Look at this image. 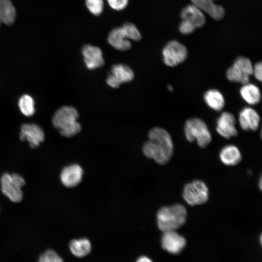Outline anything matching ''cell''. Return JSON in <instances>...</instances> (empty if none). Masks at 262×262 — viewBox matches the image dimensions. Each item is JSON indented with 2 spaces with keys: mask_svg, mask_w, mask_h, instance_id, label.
<instances>
[{
  "mask_svg": "<svg viewBox=\"0 0 262 262\" xmlns=\"http://www.w3.org/2000/svg\"><path fill=\"white\" fill-rule=\"evenodd\" d=\"M149 140L143 146L142 150L147 158L163 165L167 163L173 153V143L169 133L164 129L154 127L148 133Z\"/></svg>",
  "mask_w": 262,
  "mask_h": 262,
  "instance_id": "6da1fadb",
  "label": "cell"
},
{
  "mask_svg": "<svg viewBox=\"0 0 262 262\" xmlns=\"http://www.w3.org/2000/svg\"><path fill=\"white\" fill-rule=\"evenodd\" d=\"M78 117V112L75 107L63 106L54 113L52 123L62 136L70 138L82 130L81 124L77 121Z\"/></svg>",
  "mask_w": 262,
  "mask_h": 262,
  "instance_id": "7a4b0ae2",
  "label": "cell"
},
{
  "mask_svg": "<svg viewBox=\"0 0 262 262\" xmlns=\"http://www.w3.org/2000/svg\"><path fill=\"white\" fill-rule=\"evenodd\" d=\"M187 211L182 204L177 203L161 208L157 213V223L163 232L176 231L186 222Z\"/></svg>",
  "mask_w": 262,
  "mask_h": 262,
  "instance_id": "3957f363",
  "label": "cell"
},
{
  "mask_svg": "<svg viewBox=\"0 0 262 262\" xmlns=\"http://www.w3.org/2000/svg\"><path fill=\"white\" fill-rule=\"evenodd\" d=\"M184 133L189 142L196 141L201 148H205L212 141V135L206 123L197 117L187 120L184 125Z\"/></svg>",
  "mask_w": 262,
  "mask_h": 262,
  "instance_id": "277c9868",
  "label": "cell"
},
{
  "mask_svg": "<svg viewBox=\"0 0 262 262\" xmlns=\"http://www.w3.org/2000/svg\"><path fill=\"white\" fill-rule=\"evenodd\" d=\"M180 17L182 20L179 28L186 34L192 33L196 29L202 27L206 21L204 12L192 3L182 9Z\"/></svg>",
  "mask_w": 262,
  "mask_h": 262,
  "instance_id": "5b68a950",
  "label": "cell"
},
{
  "mask_svg": "<svg viewBox=\"0 0 262 262\" xmlns=\"http://www.w3.org/2000/svg\"><path fill=\"white\" fill-rule=\"evenodd\" d=\"M2 193L11 201L19 202L23 198L22 187L25 185L24 178L16 173H5L0 179Z\"/></svg>",
  "mask_w": 262,
  "mask_h": 262,
  "instance_id": "8992f818",
  "label": "cell"
},
{
  "mask_svg": "<svg viewBox=\"0 0 262 262\" xmlns=\"http://www.w3.org/2000/svg\"><path fill=\"white\" fill-rule=\"evenodd\" d=\"M252 72L253 65L251 61L248 58L240 56L228 69L226 77L230 82L244 84L249 82Z\"/></svg>",
  "mask_w": 262,
  "mask_h": 262,
  "instance_id": "52a82bcc",
  "label": "cell"
},
{
  "mask_svg": "<svg viewBox=\"0 0 262 262\" xmlns=\"http://www.w3.org/2000/svg\"><path fill=\"white\" fill-rule=\"evenodd\" d=\"M182 197L190 206L203 204L208 200V188L204 182L200 180H194L185 185Z\"/></svg>",
  "mask_w": 262,
  "mask_h": 262,
  "instance_id": "ba28073f",
  "label": "cell"
},
{
  "mask_svg": "<svg viewBox=\"0 0 262 262\" xmlns=\"http://www.w3.org/2000/svg\"><path fill=\"white\" fill-rule=\"evenodd\" d=\"M162 54L164 64L168 66L174 67L185 61L188 56V50L182 43L172 40L164 46Z\"/></svg>",
  "mask_w": 262,
  "mask_h": 262,
  "instance_id": "9c48e42d",
  "label": "cell"
},
{
  "mask_svg": "<svg viewBox=\"0 0 262 262\" xmlns=\"http://www.w3.org/2000/svg\"><path fill=\"white\" fill-rule=\"evenodd\" d=\"M134 77V72L129 66L123 64H115L111 67L106 83L113 88H117L122 83L131 82Z\"/></svg>",
  "mask_w": 262,
  "mask_h": 262,
  "instance_id": "30bf717a",
  "label": "cell"
},
{
  "mask_svg": "<svg viewBox=\"0 0 262 262\" xmlns=\"http://www.w3.org/2000/svg\"><path fill=\"white\" fill-rule=\"evenodd\" d=\"M19 138L22 141H27L32 148H35L44 141L45 133L37 124L25 123L21 126Z\"/></svg>",
  "mask_w": 262,
  "mask_h": 262,
  "instance_id": "8fae6325",
  "label": "cell"
},
{
  "mask_svg": "<svg viewBox=\"0 0 262 262\" xmlns=\"http://www.w3.org/2000/svg\"><path fill=\"white\" fill-rule=\"evenodd\" d=\"M235 124L236 119L234 115L231 113L224 112L217 119L216 130L221 136L229 139L238 134Z\"/></svg>",
  "mask_w": 262,
  "mask_h": 262,
  "instance_id": "7c38bea8",
  "label": "cell"
},
{
  "mask_svg": "<svg viewBox=\"0 0 262 262\" xmlns=\"http://www.w3.org/2000/svg\"><path fill=\"white\" fill-rule=\"evenodd\" d=\"M82 53L88 69L94 70L104 66L103 53L99 47L86 44L82 49Z\"/></svg>",
  "mask_w": 262,
  "mask_h": 262,
  "instance_id": "4fadbf2b",
  "label": "cell"
},
{
  "mask_svg": "<svg viewBox=\"0 0 262 262\" xmlns=\"http://www.w3.org/2000/svg\"><path fill=\"white\" fill-rule=\"evenodd\" d=\"M161 238L162 247L172 254L180 253L186 245V240L176 231L163 232Z\"/></svg>",
  "mask_w": 262,
  "mask_h": 262,
  "instance_id": "5bb4252c",
  "label": "cell"
},
{
  "mask_svg": "<svg viewBox=\"0 0 262 262\" xmlns=\"http://www.w3.org/2000/svg\"><path fill=\"white\" fill-rule=\"evenodd\" d=\"M83 175V169L80 165L71 164L62 169L60 174V180L65 186L72 188L81 182Z\"/></svg>",
  "mask_w": 262,
  "mask_h": 262,
  "instance_id": "9a60e30c",
  "label": "cell"
},
{
  "mask_svg": "<svg viewBox=\"0 0 262 262\" xmlns=\"http://www.w3.org/2000/svg\"><path fill=\"white\" fill-rule=\"evenodd\" d=\"M261 121L260 115L254 109L246 107L239 114V122L241 129L245 131H256Z\"/></svg>",
  "mask_w": 262,
  "mask_h": 262,
  "instance_id": "2e32d148",
  "label": "cell"
},
{
  "mask_svg": "<svg viewBox=\"0 0 262 262\" xmlns=\"http://www.w3.org/2000/svg\"><path fill=\"white\" fill-rule=\"evenodd\" d=\"M215 0H191L192 4L208 14L213 19L219 20L224 17L225 12L222 6L214 3Z\"/></svg>",
  "mask_w": 262,
  "mask_h": 262,
  "instance_id": "e0dca14e",
  "label": "cell"
},
{
  "mask_svg": "<svg viewBox=\"0 0 262 262\" xmlns=\"http://www.w3.org/2000/svg\"><path fill=\"white\" fill-rule=\"evenodd\" d=\"M107 41L115 49L120 51H126L130 49L131 44L125 35L121 27H115L109 33Z\"/></svg>",
  "mask_w": 262,
  "mask_h": 262,
  "instance_id": "ac0fdd59",
  "label": "cell"
},
{
  "mask_svg": "<svg viewBox=\"0 0 262 262\" xmlns=\"http://www.w3.org/2000/svg\"><path fill=\"white\" fill-rule=\"evenodd\" d=\"M221 161L227 165H235L241 161L242 156L237 147L232 145L224 147L219 153Z\"/></svg>",
  "mask_w": 262,
  "mask_h": 262,
  "instance_id": "d6986e66",
  "label": "cell"
},
{
  "mask_svg": "<svg viewBox=\"0 0 262 262\" xmlns=\"http://www.w3.org/2000/svg\"><path fill=\"white\" fill-rule=\"evenodd\" d=\"M242 98L248 104L255 105L261 99V93L259 88L255 84L248 82L243 84L240 89Z\"/></svg>",
  "mask_w": 262,
  "mask_h": 262,
  "instance_id": "ffe728a7",
  "label": "cell"
},
{
  "mask_svg": "<svg viewBox=\"0 0 262 262\" xmlns=\"http://www.w3.org/2000/svg\"><path fill=\"white\" fill-rule=\"evenodd\" d=\"M16 10L11 0H0V26L1 23L13 24L16 20Z\"/></svg>",
  "mask_w": 262,
  "mask_h": 262,
  "instance_id": "44dd1931",
  "label": "cell"
},
{
  "mask_svg": "<svg viewBox=\"0 0 262 262\" xmlns=\"http://www.w3.org/2000/svg\"><path fill=\"white\" fill-rule=\"evenodd\" d=\"M204 99L207 105L216 111L222 110L225 105V99L222 94L218 90H207L204 95Z\"/></svg>",
  "mask_w": 262,
  "mask_h": 262,
  "instance_id": "7402d4cb",
  "label": "cell"
},
{
  "mask_svg": "<svg viewBox=\"0 0 262 262\" xmlns=\"http://www.w3.org/2000/svg\"><path fill=\"white\" fill-rule=\"evenodd\" d=\"M71 253L77 257H83L88 255L91 250V244L86 238L74 239L69 245Z\"/></svg>",
  "mask_w": 262,
  "mask_h": 262,
  "instance_id": "603a6c76",
  "label": "cell"
},
{
  "mask_svg": "<svg viewBox=\"0 0 262 262\" xmlns=\"http://www.w3.org/2000/svg\"><path fill=\"white\" fill-rule=\"evenodd\" d=\"M18 107L21 113L26 116H32L35 113L34 101L29 95H24L19 99Z\"/></svg>",
  "mask_w": 262,
  "mask_h": 262,
  "instance_id": "cb8c5ba5",
  "label": "cell"
},
{
  "mask_svg": "<svg viewBox=\"0 0 262 262\" xmlns=\"http://www.w3.org/2000/svg\"><path fill=\"white\" fill-rule=\"evenodd\" d=\"M121 28L128 39L135 41H139L141 39V33L134 24L131 22H126Z\"/></svg>",
  "mask_w": 262,
  "mask_h": 262,
  "instance_id": "d4e9b609",
  "label": "cell"
},
{
  "mask_svg": "<svg viewBox=\"0 0 262 262\" xmlns=\"http://www.w3.org/2000/svg\"><path fill=\"white\" fill-rule=\"evenodd\" d=\"M85 4L88 11L94 16H99L103 11V0H85Z\"/></svg>",
  "mask_w": 262,
  "mask_h": 262,
  "instance_id": "484cf974",
  "label": "cell"
},
{
  "mask_svg": "<svg viewBox=\"0 0 262 262\" xmlns=\"http://www.w3.org/2000/svg\"><path fill=\"white\" fill-rule=\"evenodd\" d=\"M37 262H64V261L55 251L48 250L41 254Z\"/></svg>",
  "mask_w": 262,
  "mask_h": 262,
  "instance_id": "4316f807",
  "label": "cell"
},
{
  "mask_svg": "<svg viewBox=\"0 0 262 262\" xmlns=\"http://www.w3.org/2000/svg\"><path fill=\"white\" fill-rule=\"evenodd\" d=\"M109 6L117 11H121L127 6L129 0H107Z\"/></svg>",
  "mask_w": 262,
  "mask_h": 262,
  "instance_id": "83f0119b",
  "label": "cell"
},
{
  "mask_svg": "<svg viewBox=\"0 0 262 262\" xmlns=\"http://www.w3.org/2000/svg\"><path fill=\"white\" fill-rule=\"evenodd\" d=\"M255 78L260 82L262 80V64L261 62L256 63L253 66V72Z\"/></svg>",
  "mask_w": 262,
  "mask_h": 262,
  "instance_id": "f1b7e54d",
  "label": "cell"
},
{
  "mask_svg": "<svg viewBox=\"0 0 262 262\" xmlns=\"http://www.w3.org/2000/svg\"><path fill=\"white\" fill-rule=\"evenodd\" d=\"M136 262H153L152 260L148 257L142 256L139 257Z\"/></svg>",
  "mask_w": 262,
  "mask_h": 262,
  "instance_id": "f546056e",
  "label": "cell"
},
{
  "mask_svg": "<svg viewBox=\"0 0 262 262\" xmlns=\"http://www.w3.org/2000/svg\"><path fill=\"white\" fill-rule=\"evenodd\" d=\"M168 89L170 91H173V87L170 85H168Z\"/></svg>",
  "mask_w": 262,
  "mask_h": 262,
  "instance_id": "4dcf8cb0",
  "label": "cell"
},
{
  "mask_svg": "<svg viewBox=\"0 0 262 262\" xmlns=\"http://www.w3.org/2000/svg\"><path fill=\"white\" fill-rule=\"evenodd\" d=\"M259 187L260 189H262V178H261L259 180Z\"/></svg>",
  "mask_w": 262,
  "mask_h": 262,
  "instance_id": "1f68e13d",
  "label": "cell"
}]
</instances>
